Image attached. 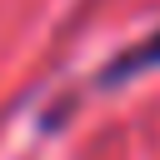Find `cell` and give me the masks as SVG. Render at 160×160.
<instances>
[{"instance_id":"6da1fadb","label":"cell","mask_w":160,"mask_h":160,"mask_svg":"<svg viewBox=\"0 0 160 160\" xmlns=\"http://www.w3.org/2000/svg\"><path fill=\"white\" fill-rule=\"evenodd\" d=\"M150 65H160V35H155V40H145L140 50H130L120 65H110V80H125V75H135V70H150Z\"/></svg>"}]
</instances>
